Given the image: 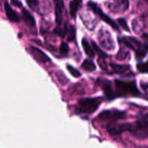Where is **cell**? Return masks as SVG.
<instances>
[{
    "label": "cell",
    "instance_id": "484cf974",
    "mask_svg": "<svg viewBox=\"0 0 148 148\" xmlns=\"http://www.w3.org/2000/svg\"><path fill=\"white\" fill-rule=\"evenodd\" d=\"M12 4L17 7H22V3L21 1L19 0H11Z\"/></svg>",
    "mask_w": 148,
    "mask_h": 148
},
{
    "label": "cell",
    "instance_id": "8fae6325",
    "mask_svg": "<svg viewBox=\"0 0 148 148\" xmlns=\"http://www.w3.org/2000/svg\"><path fill=\"white\" fill-rule=\"evenodd\" d=\"M4 10H5L6 15H7V18H8L10 21L14 22V23H17V22L20 21V18H19L18 14L12 9V7H10V5L8 4V2H7V1L4 3Z\"/></svg>",
    "mask_w": 148,
    "mask_h": 148
},
{
    "label": "cell",
    "instance_id": "7a4b0ae2",
    "mask_svg": "<svg viewBox=\"0 0 148 148\" xmlns=\"http://www.w3.org/2000/svg\"><path fill=\"white\" fill-rule=\"evenodd\" d=\"M103 101L101 98H82L79 100L76 107L78 114H91L95 112Z\"/></svg>",
    "mask_w": 148,
    "mask_h": 148
},
{
    "label": "cell",
    "instance_id": "cb8c5ba5",
    "mask_svg": "<svg viewBox=\"0 0 148 148\" xmlns=\"http://www.w3.org/2000/svg\"><path fill=\"white\" fill-rule=\"evenodd\" d=\"M27 2V5L30 7V8L33 9L38 4V0H25Z\"/></svg>",
    "mask_w": 148,
    "mask_h": 148
},
{
    "label": "cell",
    "instance_id": "7402d4cb",
    "mask_svg": "<svg viewBox=\"0 0 148 148\" xmlns=\"http://www.w3.org/2000/svg\"><path fill=\"white\" fill-rule=\"evenodd\" d=\"M75 27L74 25H71L70 27H69V36H68V41H73L74 39L75 38Z\"/></svg>",
    "mask_w": 148,
    "mask_h": 148
},
{
    "label": "cell",
    "instance_id": "44dd1931",
    "mask_svg": "<svg viewBox=\"0 0 148 148\" xmlns=\"http://www.w3.org/2000/svg\"><path fill=\"white\" fill-rule=\"evenodd\" d=\"M117 22H118L119 24L121 26V27H122L124 30H126V31H128V32L130 31V27H129V26H128V25H127V21H126L125 19L119 18L118 20H117Z\"/></svg>",
    "mask_w": 148,
    "mask_h": 148
},
{
    "label": "cell",
    "instance_id": "4316f807",
    "mask_svg": "<svg viewBox=\"0 0 148 148\" xmlns=\"http://www.w3.org/2000/svg\"><path fill=\"white\" fill-rule=\"evenodd\" d=\"M143 38H144L145 40H148V33H144V34L142 36Z\"/></svg>",
    "mask_w": 148,
    "mask_h": 148
},
{
    "label": "cell",
    "instance_id": "52a82bcc",
    "mask_svg": "<svg viewBox=\"0 0 148 148\" xmlns=\"http://www.w3.org/2000/svg\"><path fill=\"white\" fill-rule=\"evenodd\" d=\"M99 84L102 88L103 90L104 94H105L106 97L108 98V100L114 99V98H117V95L116 92L113 91L112 88H111V82H109L107 79H99Z\"/></svg>",
    "mask_w": 148,
    "mask_h": 148
},
{
    "label": "cell",
    "instance_id": "3957f363",
    "mask_svg": "<svg viewBox=\"0 0 148 148\" xmlns=\"http://www.w3.org/2000/svg\"><path fill=\"white\" fill-rule=\"evenodd\" d=\"M130 132L139 139H145L148 136V121L145 119L137 120L130 124Z\"/></svg>",
    "mask_w": 148,
    "mask_h": 148
},
{
    "label": "cell",
    "instance_id": "30bf717a",
    "mask_svg": "<svg viewBox=\"0 0 148 148\" xmlns=\"http://www.w3.org/2000/svg\"><path fill=\"white\" fill-rule=\"evenodd\" d=\"M55 3V14H56V23L60 25L62 22L63 10L64 8V1L62 0H53Z\"/></svg>",
    "mask_w": 148,
    "mask_h": 148
},
{
    "label": "cell",
    "instance_id": "8992f818",
    "mask_svg": "<svg viewBox=\"0 0 148 148\" xmlns=\"http://www.w3.org/2000/svg\"><path fill=\"white\" fill-rule=\"evenodd\" d=\"M130 123H124V124H108L107 127V131L108 133L112 135H118V134H121L124 132L130 131Z\"/></svg>",
    "mask_w": 148,
    "mask_h": 148
},
{
    "label": "cell",
    "instance_id": "9c48e42d",
    "mask_svg": "<svg viewBox=\"0 0 148 148\" xmlns=\"http://www.w3.org/2000/svg\"><path fill=\"white\" fill-rule=\"evenodd\" d=\"M112 3L110 7L113 11L116 12H124L129 9L130 1L129 0H112Z\"/></svg>",
    "mask_w": 148,
    "mask_h": 148
},
{
    "label": "cell",
    "instance_id": "d4e9b609",
    "mask_svg": "<svg viewBox=\"0 0 148 148\" xmlns=\"http://www.w3.org/2000/svg\"><path fill=\"white\" fill-rule=\"evenodd\" d=\"M146 52H145L143 50H137L136 51V56L137 59H143V58L145 57Z\"/></svg>",
    "mask_w": 148,
    "mask_h": 148
},
{
    "label": "cell",
    "instance_id": "4fadbf2b",
    "mask_svg": "<svg viewBox=\"0 0 148 148\" xmlns=\"http://www.w3.org/2000/svg\"><path fill=\"white\" fill-rule=\"evenodd\" d=\"M82 3V0H72L69 2V13L73 19L76 18L79 7Z\"/></svg>",
    "mask_w": 148,
    "mask_h": 148
},
{
    "label": "cell",
    "instance_id": "ac0fdd59",
    "mask_svg": "<svg viewBox=\"0 0 148 148\" xmlns=\"http://www.w3.org/2000/svg\"><path fill=\"white\" fill-rule=\"evenodd\" d=\"M66 69L69 71V73H70L72 76L75 77L77 78L81 76V74L80 72H79V70L77 69L76 68L74 67V66H71V65H66Z\"/></svg>",
    "mask_w": 148,
    "mask_h": 148
},
{
    "label": "cell",
    "instance_id": "5bb4252c",
    "mask_svg": "<svg viewBox=\"0 0 148 148\" xmlns=\"http://www.w3.org/2000/svg\"><path fill=\"white\" fill-rule=\"evenodd\" d=\"M82 46L83 48V50L85 51V54L90 58H94L95 57V52H94L93 49H92L90 45L89 44L87 39L83 38L82 40Z\"/></svg>",
    "mask_w": 148,
    "mask_h": 148
},
{
    "label": "cell",
    "instance_id": "9a60e30c",
    "mask_svg": "<svg viewBox=\"0 0 148 148\" xmlns=\"http://www.w3.org/2000/svg\"><path fill=\"white\" fill-rule=\"evenodd\" d=\"M82 68L88 72H93L96 69V66L92 61L90 59H85L82 64Z\"/></svg>",
    "mask_w": 148,
    "mask_h": 148
},
{
    "label": "cell",
    "instance_id": "ba28073f",
    "mask_svg": "<svg viewBox=\"0 0 148 148\" xmlns=\"http://www.w3.org/2000/svg\"><path fill=\"white\" fill-rule=\"evenodd\" d=\"M29 52L30 53V54L33 56L36 60H37L38 62H41V63H46V62L50 61L49 56L44 53V52L42 51L41 50H40L38 48L35 47V46H30L28 49Z\"/></svg>",
    "mask_w": 148,
    "mask_h": 148
},
{
    "label": "cell",
    "instance_id": "2e32d148",
    "mask_svg": "<svg viewBox=\"0 0 148 148\" xmlns=\"http://www.w3.org/2000/svg\"><path fill=\"white\" fill-rule=\"evenodd\" d=\"M111 67L117 73H124L127 70H128L130 66L129 65H119L116 64H111Z\"/></svg>",
    "mask_w": 148,
    "mask_h": 148
},
{
    "label": "cell",
    "instance_id": "d6986e66",
    "mask_svg": "<svg viewBox=\"0 0 148 148\" xmlns=\"http://www.w3.org/2000/svg\"><path fill=\"white\" fill-rule=\"evenodd\" d=\"M137 70L141 73H148V60L145 63H140L137 65Z\"/></svg>",
    "mask_w": 148,
    "mask_h": 148
},
{
    "label": "cell",
    "instance_id": "e0dca14e",
    "mask_svg": "<svg viewBox=\"0 0 148 148\" xmlns=\"http://www.w3.org/2000/svg\"><path fill=\"white\" fill-rule=\"evenodd\" d=\"M92 49H93L94 51H95V53H97L98 54V56H100L101 58H106L108 56V55L105 53V52L103 51L98 46V45L95 43L94 41L92 40Z\"/></svg>",
    "mask_w": 148,
    "mask_h": 148
},
{
    "label": "cell",
    "instance_id": "ffe728a7",
    "mask_svg": "<svg viewBox=\"0 0 148 148\" xmlns=\"http://www.w3.org/2000/svg\"><path fill=\"white\" fill-rule=\"evenodd\" d=\"M59 51L62 56H66L69 52V46L66 43H62L60 46Z\"/></svg>",
    "mask_w": 148,
    "mask_h": 148
},
{
    "label": "cell",
    "instance_id": "5b68a950",
    "mask_svg": "<svg viewBox=\"0 0 148 148\" xmlns=\"http://www.w3.org/2000/svg\"><path fill=\"white\" fill-rule=\"evenodd\" d=\"M88 6L95 13V14H98L100 17V18L102 20H103L106 23L109 25L110 26H111V27L114 29H115V30H119V27L116 25V22H114L109 16H108L106 14H105V13L101 10V9L97 5L96 3L93 2V1H89L88 4Z\"/></svg>",
    "mask_w": 148,
    "mask_h": 148
},
{
    "label": "cell",
    "instance_id": "6da1fadb",
    "mask_svg": "<svg viewBox=\"0 0 148 148\" xmlns=\"http://www.w3.org/2000/svg\"><path fill=\"white\" fill-rule=\"evenodd\" d=\"M115 85L117 90L116 92L117 97H137L140 95V91L137 89L136 82L134 81H123L116 79Z\"/></svg>",
    "mask_w": 148,
    "mask_h": 148
},
{
    "label": "cell",
    "instance_id": "7c38bea8",
    "mask_svg": "<svg viewBox=\"0 0 148 148\" xmlns=\"http://www.w3.org/2000/svg\"><path fill=\"white\" fill-rule=\"evenodd\" d=\"M22 15H23V20L25 23L29 27H35L36 26V20L33 16L27 11L26 9H23L22 10Z\"/></svg>",
    "mask_w": 148,
    "mask_h": 148
},
{
    "label": "cell",
    "instance_id": "603a6c76",
    "mask_svg": "<svg viewBox=\"0 0 148 148\" xmlns=\"http://www.w3.org/2000/svg\"><path fill=\"white\" fill-rule=\"evenodd\" d=\"M55 32L56 33V34L59 35L61 37H64L65 36L66 33V27H65L64 29H61L60 27H56V29L55 30Z\"/></svg>",
    "mask_w": 148,
    "mask_h": 148
},
{
    "label": "cell",
    "instance_id": "277c9868",
    "mask_svg": "<svg viewBox=\"0 0 148 148\" xmlns=\"http://www.w3.org/2000/svg\"><path fill=\"white\" fill-rule=\"evenodd\" d=\"M127 116L126 112L119 110L112 109L103 111L98 116V119L102 121H116L118 119H123Z\"/></svg>",
    "mask_w": 148,
    "mask_h": 148
}]
</instances>
